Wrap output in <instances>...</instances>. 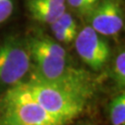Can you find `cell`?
Masks as SVG:
<instances>
[{"label":"cell","mask_w":125,"mask_h":125,"mask_svg":"<svg viewBox=\"0 0 125 125\" xmlns=\"http://www.w3.org/2000/svg\"><path fill=\"white\" fill-rule=\"evenodd\" d=\"M51 25L52 31L58 29H69V30H75L77 31V24L75 20L73 19L70 13H67L66 11L59 17V18L53 22Z\"/></svg>","instance_id":"10"},{"label":"cell","mask_w":125,"mask_h":125,"mask_svg":"<svg viewBox=\"0 0 125 125\" xmlns=\"http://www.w3.org/2000/svg\"><path fill=\"white\" fill-rule=\"evenodd\" d=\"M13 0H0V24L8 21L13 13Z\"/></svg>","instance_id":"12"},{"label":"cell","mask_w":125,"mask_h":125,"mask_svg":"<svg viewBox=\"0 0 125 125\" xmlns=\"http://www.w3.org/2000/svg\"><path fill=\"white\" fill-rule=\"evenodd\" d=\"M28 10L33 20L52 24L65 11V0H29Z\"/></svg>","instance_id":"7"},{"label":"cell","mask_w":125,"mask_h":125,"mask_svg":"<svg viewBox=\"0 0 125 125\" xmlns=\"http://www.w3.org/2000/svg\"><path fill=\"white\" fill-rule=\"evenodd\" d=\"M90 2L92 3V4H94V5H96L97 3H98V1L99 0H89Z\"/></svg>","instance_id":"14"},{"label":"cell","mask_w":125,"mask_h":125,"mask_svg":"<svg viewBox=\"0 0 125 125\" xmlns=\"http://www.w3.org/2000/svg\"><path fill=\"white\" fill-rule=\"evenodd\" d=\"M87 17L91 27L103 35H116L124 24L120 0H99Z\"/></svg>","instance_id":"6"},{"label":"cell","mask_w":125,"mask_h":125,"mask_svg":"<svg viewBox=\"0 0 125 125\" xmlns=\"http://www.w3.org/2000/svg\"><path fill=\"white\" fill-rule=\"evenodd\" d=\"M109 117L112 125L125 123V94L124 93L113 99L109 105Z\"/></svg>","instance_id":"8"},{"label":"cell","mask_w":125,"mask_h":125,"mask_svg":"<svg viewBox=\"0 0 125 125\" xmlns=\"http://www.w3.org/2000/svg\"><path fill=\"white\" fill-rule=\"evenodd\" d=\"M114 80L121 88L125 85V53L122 50L118 54L114 65Z\"/></svg>","instance_id":"9"},{"label":"cell","mask_w":125,"mask_h":125,"mask_svg":"<svg viewBox=\"0 0 125 125\" xmlns=\"http://www.w3.org/2000/svg\"><path fill=\"white\" fill-rule=\"evenodd\" d=\"M23 83L36 102L63 124L78 116L84 108L87 98L80 94L46 83L34 77Z\"/></svg>","instance_id":"3"},{"label":"cell","mask_w":125,"mask_h":125,"mask_svg":"<svg viewBox=\"0 0 125 125\" xmlns=\"http://www.w3.org/2000/svg\"><path fill=\"white\" fill-rule=\"evenodd\" d=\"M75 47L82 60L94 71L101 70L110 56L109 46L91 26L77 33Z\"/></svg>","instance_id":"5"},{"label":"cell","mask_w":125,"mask_h":125,"mask_svg":"<svg viewBox=\"0 0 125 125\" xmlns=\"http://www.w3.org/2000/svg\"><path fill=\"white\" fill-rule=\"evenodd\" d=\"M67 1L68 4L81 15L88 16L95 7V5L92 4L89 0H67Z\"/></svg>","instance_id":"11"},{"label":"cell","mask_w":125,"mask_h":125,"mask_svg":"<svg viewBox=\"0 0 125 125\" xmlns=\"http://www.w3.org/2000/svg\"><path fill=\"white\" fill-rule=\"evenodd\" d=\"M31 66L27 42L9 38L0 45V88L20 83Z\"/></svg>","instance_id":"4"},{"label":"cell","mask_w":125,"mask_h":125,"mask_svg":"<svg viewBox=\"0 0 125 125\" xmlns=\"http://www.w3.org/2000/svg\"><path fill=\"white\" fill-rule=\"evenodd\" d=\"M27 45L35 68L32 77L89 98L92 82L88 73L68 65L67 54L61 45L45 36L31 37Z\"/></svg>","instance_id":"1"},{"label":"cell","mask_w":125,"mask_h":125,"mask_svg":"<svg viewBox=\"0 0 125 125\" xmlns=\"http://www.w3.org/2000/svg\"><path fill=\"white\" fill-rule=\"evenodd\" d=\"M56 38L58 41L69 44L72 41H74L77 35V31L75 30H69V29H58L53 31Z\"/></svg>","instance_id":"13"},{"label":"cell","mask_w":125,"mask_h":125,"mask_svg":"<svg viewBox=\"0 0 125 125\" xmlns=\"http://www.w3.org/2000/svg\"><path fill=\"white\" fill-rule=\"evenodd\" d=\"M0 125H63L32 97L24 83L8 91L3 99Z\"/></svg>","instance_id":"2"}]
</instances>
